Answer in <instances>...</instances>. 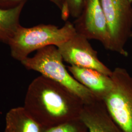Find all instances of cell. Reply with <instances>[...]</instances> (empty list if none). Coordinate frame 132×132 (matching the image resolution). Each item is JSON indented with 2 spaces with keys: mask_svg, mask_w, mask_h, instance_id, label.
<instances>
[{
  "mask_svg": "<svg viewBox=\"0 0 132 132\" xmlns=\"http://www.w3.org/2000/svg\"><path fill=\"white\" fill-rule=\"evenodd\" d=\"M61 18L66 21L70 16L77 18L81 14L84 0H61Z\"/></svg>",
  "mask_w": 132,
  "mask_h": 132,
  "instance_id": "obj_12",
  "label": "cell"
},
{
  "mask_svg": "<svg viewBox=\"0 0 132 132\" xmlns=\"http://www.w3.org/2000/svg\"><path fill=\"white\" fill-rule=\"evenodd\" d=\"M80 119L88 132H123L109 113L103 100L84 104Z\"/></svg>",
  "mask_w": 132,
  "mask_h": 132,
  "instance_id": "obj_8",
  "label": "cell"
},
{
  "mask_svg": "<svg viewBox=\"0 0 132 132\" xmlns=\"http://www.w3.org/2000/svg\"><path fill=\"white\" fill-rule=\"evenodd\" d=\"M73 23L67 21L60 28L51 24H40L31 28L21 26L9 44L10 54L21 62L34 52L48 46L65 42L76 33Z\"/></svg>",
  "mask_w": 132,
  "mask_h": 132,
  "instance_id": "obj_2",
  "label": "cell"
},
{
  "mask_svg": "<svg viewBox=\"0 0 132 132\" xmlns=\"http://www.w3.org/2000/svg\"><path fill=\"white\" fill-rule=\"evenodd\" d=\"M45 132H88V129L79 118L47 128Z\"/></svg>",
  "mask_w": 132,
  "mask_h": 132,
  "instance_id": "obj_13",
  "label": "cell"
},
{
  "mask_svg": "<svg viewBox=\"0 0 132 132\" xmlns=\"http://www.w3.org/2000/svg\"><path fill=\"white\" fill-rule=\"evenodd\" d=\"M130 1V2L131 3H132V0H129Z\"/></svg>",
  "mask_w": 132,
  "mask_h": 132,
  "instance_id": "obj_15",
  "label": "cell"
},
{
  "mask_svg": "<svg viewBox=\"0 0 132 132\" xmlns=\"http://www.w3.org/2000/svg\"><path fill=\"white\" fill-rule=\"evenodd\" d=\"M64 60L55 46H48L36 51L21 63L28 70L36 71L64 85L79 96L84 104L98 99L71 76L63 63Z\"/></svg>",
  "mask_w": 132,
  "mask_h": 132,
  "instance_id": "obj_3",
  "label": "cell"
},
{
  "mask_svg": "<svg viewBox=\"0 0 132 132\" xmlns=\"http://www.w3.org/2000/svg\"><path fill=\"white\" fill-rule=\"evenodd\" d=\"M56 47L64 61L71 66L94 69L110 76L112 74L113 71L99 59L89 40L78 33Z\"/></svg>",
  "mask_w": 132,
  "mask_h": 132,
  "instance_id": "obj_7",
  "label": "cell"
},
{
  "mask_svg": "<svg viewBox=\"0 0 132 132\" xmlns=\"http://www.w3.org/2000/svg\"><path fill=\"white\" fill-rule=\"evenodd\" d=\"M28 0H0V9L3 10H9L18 6L19 5ZM56 5L61 10L62 2L61 0H49Z\"/></svg>",
  "mask_w": 132,
  "mask_h": 132,
  "instance_id": "obj_14",
  "label": "cell"
},
{
  "mask_svg": "<svg viewBox=\"0 0 132 132\" xmlns=\"http://www.w3.org/2000/svg\"><path fill=\"white\" fill-rule=\"evenodd\" d=\"M46 129L35 121L24 107L11 109L6 114L4 132H45Z\"/></svg>",
  "mask_w": 132,
  "mask_h": 132,
  "instance_id": "obj_10",
  "label": "cell"
},
{
  "mask_svg": "<svg viewBox=\"0 0 132 132\" xmlns=\"http://www.w3.org/2000/svg\"><path fill=\"white\" fill-rule=\"evenodd\" d=\"M73 24L77 33L99 41L110 50V33L100 0H84L82 12Z\"/></svg>",
  "mask_w": 132,
  "mask_h": 132,
  "instance_id": "obj_6",
  "label": "cell"
},
{
  "mask_svg": "<svg viewBox=\"0 0 132 132\" xmlns=\"http://www.w3.org/2000/svg\"><path fill=\"white\" fill-rule=\"evenodd\" d=\"M111 36L110 50L124 57L125 49L132 37V5L129 0H100Z\"/></svg>",
  "mask_w": 132,
  "mask_h": 132,
  "instance_id": "obj_5",
  "label": "cell"
},
{
  "mask_svg": "<svg viewBox=\"0 0 132 132\" xmlns=\"http://www.w3.org/2000/svg\"><path fill=\"white\" fill-rule=\"evenodd\" d=\"M27 2L9 10L0 9V42L9 45L21 26L20 19Z\"/></svg>",
  "mask_w": 132,
  "mask_h": 132,
  "instance_id": "obj_11",
  "label": "cell"
},
{
  "mask_svg": "<svg viewBox=\"0 0 132 132\" xmlns=\"http://www.w3.org/2000/svg\"><path fill=\"white\" fill-rule=\"evenodd\" d=\"M84 105L83 100L65 86L41 75L28 86L23 107L47 129L79 119Z\"/></svg>",
  "mask_w": 132,
  "mask_h": 132,
  "instance_id": "obj_1",
  "label": "cell"
},
{
  "mask_svg": "<svg viewBox=\"0 0 132 132\" xmlns=\"http://www.w3.org/2000/svg\"><path fill=\"white\" fill-rule=\"evenodd\" d=\"M113 86L103 100L109 113L123 132H132V76L117 67L111 76Z\"/></svg>",
  "mask_w": 132,
  "mask_h": 132,
  "instance_id": "obj_4",
  "label": "cell"
},
{
  "mask_svg": "<svg viewBox=\"0 0 132 132\" xmlns=\"http://www.w3.org/2000/svg\"><path fill=\"white\" fill-rule=\"evenodd\" d=\"M67 69L76 80L98 99L103 100L112 88L111 77L99 71L71 65L68 66Z\"/></svg>",
  "mask_w": 132,
  "mask_h": 132,
  "instance_id": "obj_9",
  "label": "cell"
}]
</instances>
